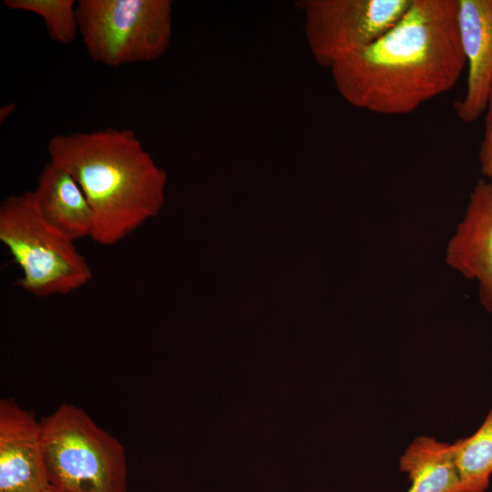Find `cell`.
Segmentation results:
<instances>
[{
	"label": "cell",
	"mask_w": 492,
	"mask_h": 492,
	"mask_svg": "<svg viewBox=\"0 0 492 492\" xmlns=\"http://www.w3.org/2000/svg\"><path fill=\"white\" fill-rule=\"evenodd\" d=\"M486 110L485 134L479 149V162L482 174L492 179V89Z\"/></svg>",
	"instance_id": "5bb4252c"
},
{
	"label": "cell",
	"mask_w": 492,
	"mask_h": 492,
	"mask_svg": "<svg viewBox=\"0 0 492 492\" xmlns=\"http://www.w3.org/2000/svg\"><path fill=\"white\" fill-rule=\"evenodd\" d=\"M16 105L14 103L7 104L0 108V122L5 121L15 111Z\"/></svg>",
	"instance_id": "9a60e30c"
},
{
	"label": "cell",
	"mask_w": 492,
	"mask_h": 492,
	"mask_svg": "<svg viewBox=\"0 0 492 492\" xmlns=\"http://www.w3.org/2000/svg\"><path fill=\"white\" fill-rule=\"evenodd\" d=\"M446 262L477 282L481 305L492 313V182L479 179L465 214L450 238Z\"/></svg>",
	"instance_id": "ba28073f"
},
{
	"label": "cell",
	"mask_w": 492,
	"mask_h": 492,
	"mask_svg": "<svg viewBox=\"0 0 492 492\" xmlns=\"http://www.w3.org/2000/svg\"><path fill=\"white\" fill-rule=\"evenodd\" d=\"M47 151L86 195L95 217V242L116 245L159 212L166 173L132 130L55 135Z\"/></svg>",
	"instance_id": "7a4b0ae2"
},
{
	"label": "cell",
	"mask_w": 492,
	"mask_h": 492,
	"mask_svg": "<svg viewBox=\"0 0 492 492\" xmlns=\"http://www.w3.org/2000/svg\"><path fill=\"white\" fill-rule=\"evenodd\" d=\"M46 492H53V491L49 488Z\"/></svg>",
	"instance_id": "2e32d148"
},
{
	"label": "cell",
	"mask_w": 492,
	"mask_h": 492,
	"mask_svg": "<svg viewBox=\"0 0 492 492\" xmlns=\"http://www.w3.org/2000/svg\"><path fill=\"white\" fill-rule=\"evenodd\" d=\"M0 241L22 271L16 286L37 298L70 293L93 278L75 241L41 217L32 191L10 195L2 201Z\"/></svg>",
	"instance_id": "277c9868"
},
{
	"label": "cell",
	"mask_w": 492,
	"mask_h": 492,
	"mask_svg": "<svg viewBox=\"0 0 492 492\" xmlns=\"http://www.w3.org/2000/svg\"><path fill=\"white\" fill-rule=\"evenodd\" d=\"M412 0H302L309 48L321 66L337 62L374 43L392 28Z\"/></svg>",
	"instance_id": "8992f818"
},
{
	"label": "cell",
	"mask_w": 492,
	"mask_h": 492,
	"mask_svg": "<svg viewBox=\"0 0 492 492\" xmlns=\"http://www.w3.org/2000/svg\"><path fill=\"white\" fill-rule=\"evenodd\" d=\"M399 469L411 481L406 492H463L453 444L418 436L401 456Z\"/></svg>",
	"instance_id": "8fae6325"
},
{
	"label": "cell",
	"mask_w": 492,
	"mask_h": 492,
	"mask_svg": "<svg viewBox=\"0 0 492 492\" xmlns=\"http://www.w3.org/2000/svg\"><path fill=\"white\" fill-rule=\"evenodd\" d=\"M41 426L53 492H128L124 446L85 410L62 404L42 418Z\"/></svg>",
	"instance_id": "3957f363"
},
{
	"label": "cell",
	"mask_w": 492,
	"mask_h": 492,
	"mask_svg": "<svg viewBox=\"0 0 492 492\" xmlns=\"http://www.w3.org/2000/svg\"><path fill=\"white\" fill-rule=\"evenodd\" d=\"M32 193L39 214L55 231L75 242L92 240L94 212L82 189L65 169L52 161L46 163Z\"/></svg>",
	"instance_id": "30bf717a"
},
{
	"label": "cell",
	"mask_w": 492,
	"mask_h": 492,
	"mask_svg": "<svg viewBox=\"0 0 492 492\" xmlns=\"http://www.w3.org/2000/svg\"><path fill=\"white\" fill-rule=\"evenodd\" d=\"M463 492H486L492 475V409L471 436L453 444Z\"/></svg>",
	"instance_id": "7c38bea8"
},
{
	"label": "cell",
	"mask_w": 492,
	"mask_h": 492,
	"mask_svg": "<svg viewBox=\"0 0 492 492\" xmlns=\"http://www.w3.org/2000/svg\"><path fill=\"white\" fill-rule=\"evenodd\" d=\"M456 5L467 79L455 108L462 121L471 123L486 110L492 89V0H456Z\"/></svg>",
	"instance_id": "9c48e42d"
},
{
	"label": "cell",
	"mask_w": 492,
	"mask_h": 492,
	"mask_svg": "<svg viewBox=\"0 0 492 492\" xmlns=\"http://www.w3.org/2000/svg\"><path fill=\"white\" fill-rule=\"evenodd\" d=\"M466 66L456 0H412L392 28L330 69L354 107L403 115L451 89Z\"/></svg>",
	"instance_id": "6da1fadb"
},
{
	"label": "cell",
	"mask_w": 492,
	"mask_h": 492,
	"mask_svg": "<svg viewBox=\"0 0 492 492\" xmlns=\"http://www.w3.org/2000/svg\"><path fill=\"white\" fill-rule=\"evenodd\" d=\"M49 488L41 421L15 399H1L0 492H46Z\"/></svg>",
	"instance_id": "52a82bcc"
},
{
	"label": "cell",
	"mask_w": 492,
	"mask_h": 492,
	"mask_svg": "<svg viewBox=\"0 0 492 492\" xmlns=\"http://www.w3.org/2000/svg\"><path fill=\"white\" fill-rule=\"evenodd\" d=\"M172 5L170 0H79L78 32L98 64L150 62L169 46Z\"/></svg>",
	"instance_id": "5b68a950"
},
{
	"label": "cell",
	"mask_w": 492,
	"mask_h": 492,
	"mask_svg": "<svg viewBox=\"0 0 492 492\" xmlns=\"http://www.w3.org/2000/svg\"><path fill=\"white\" fill-rule=\"evenodd\" d=\"M4 4L9 9L40 15L47 34L56 42L69 44L78 32L75 0H5Z\"/></svg>",
	"instance_id": "4fadbf2b"
}]
</instances>
